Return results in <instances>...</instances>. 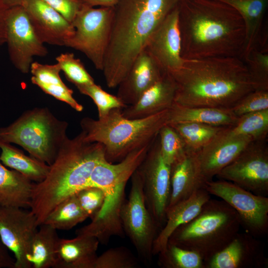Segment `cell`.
<instances>
[{
	"mask_svg": "<svg viewBox=\"0 0 268 268\" xmlns=\"http://www.w3.org/2000/svg\"><path fill=\"white\" fill-rule=\"evenodd\" d=\"M178 10L183 59L241 57L245 27L231 5L220 0H178Z\"/></svg>",
	"mask_w": 268,
	"mask_h": 268,
	"instance_id": "obj_1",
	"label": "cell"
},
{
	"mask_svg": "<svg viewBox=\"0 0 268 268\" xmlns=\"http://www.w3.org/2000/svg\"><path fill=\"white\" fill-rule=\"evenodd\" d=\"M170 73L177 87L174 102L185 106L229 109L258 90L238 57L185 60L181 68Z\"/></svg>",
	"mask_w": 268,
	"mask_h": 268,
	"instance_id": "obj_2",
	"label": "cell"
},
{
	"mask_svg": "<svg viewBox=\"0 0 268 268\" xmlns=\"http://www.w3.org/2000/svg\"><path fill=\"white\" fill-rule=\"evenodd\" d=\"M178 0H120L114 6L103 72L109 88L126 75L150 37Z\"/></svg>",
	"mask_w": 268,
	"mask_h": 268,
	"instance_id": "obj_3",
	"label": "cell"
},
{
	"mask_svg": "<svg viewBox=\"0 0 268 268\" xmlns=\"http://www.w3.org/2000/svg\"><path fill=\"white\" fill-rule=\"evenodd\" d=\"M105 159L103 146L85 140L83 131L72 138L66 139L46 177L35 183L33 188L30 208L39 226L58 204L91 186L90 178L94 168Z\"/></svg>",
	"mask_w": 268,
	"mask_h": 268,
	"instance_id": "obj_4",
	"label": "cell"
},
{
	"mask_svg": "<svg viewBox=\"0 0 268 268\" xmlns=\"http://www.w3.org/2000/svg\"><path fill=\"white\" fill-rule=\"evenodd\" d=\"M151 145L131 152L119 162L110 163L105 159L95 166L90 178V185L102 190L105 201L97 216L89 224L77 230L76 235L94 236L103 244H107L113 236H124L120 211L126 201V186L144 160Z\"/></svg>",
	"mask_w": 268,
	"mask_h": 268,
	"instance_id": "obj_5",
	"label": "cell"
},
{
	"mask_svg": "<svg viewBox=\"0 0 268 268\" xmlns=\"http://www.w3.org/2000/svg\"><path fill=\"white\" fill-rule=\"evenodd\" d=\"M122 109H114L98 120L84 117L80 122L85 140L101 143L110 163L119 162L131 152L152 143L167 124L168 109L136 119L124 117Z\"/></svg>",
	"mask_w": 268,
	"mask_h": 268,
	"instance_id": "obj_6",
	"label": "cell"
},
{
	"mask_svg": "<svg viewBox=\"0 0 268 268\" xmlns=\"http://www.w3.org/2000/svg\"><path fill=\"white\" fill-rule=\"evenodd\" d=\"M241 227L236 211L210 198L199 213L172 233L168 243L198 253L205 264L233 240Z\"/></svg>",
	"mask_w": 268,
	"mask_h": 268,
	"instance_id": "obj_7",
	"label": "cell"
},
{
	"mask_svg": "<svg viewBox=\"0 0 268 268\" xmlns=\"http://www.w3.org/2000/svg\"><path fill=\"white\" fill-rule=\"evenodd\" d=\"M68 123L47 107L25 111L9 125L0 128V142L15 143L30 156L50 166L66 139Z\"/></svg>",
	"mask_w": 268,
	"mask_h": 268,
	"instance_id": "obj_8",
	"label": "cell"
},
{
	"mask_svg": "<svg viewBox=\"0 0 268 268\" xmlns=\"http://www.w3.org/2000/svg\"><path fill=\"white\" fill-rule=\"evenodd\" d=\"M114 7L84 5L71 23L74 31L65 46L84 54L95 67L103 70L108 46Z\"/></svg>",
	"mask_w": 268,
	"mask_h": 268,
	"instance_id": "obj_9",
	"label": "cell"
},
{
	"mask_svg": "<svg viewBox=\"0 0 268 268\" xmlns=\"http://www.w3.org/2000/svg\"><path fill=\"white\" fill-rule=\"evenodd\" d=\"M129 198L123 203L120 219L124 233L145 262H150L153 243L159 227L148 210L143 190V183L137 169L132 175Z\"/></svg>",
	"mask_w": 268,
	"mask_h": 268,
	"instance_id": "obj_10",
	"label": "cell"
},
{
	"mask_svg": "<svg viewBox=\"0 0 268 268\" xmlns=\"http://www.w3.org/2000/svg\"><path fill=\"white\" fill-rule=\"evenodd\" d=\"M204 188L225 201L237 212L246 232L256 237L268 232V198L255 195L229 181H207Z\"/></svg>",
	"mask_w": 268,
	"mask_h": 268,
	"instance_id": "obj_11",
	"label": "cell"
},
{
	"mask_svg": "<svg viewBox=\"0 0 268 268\" xmlns=\"http://www.w3.org/2000/svg\"><path fill=\"white\" fill-rule=\"evenodd\" d=\"M137 169L142 180L146 207L161 229L170 198L171 165L162 156L158 136Z\"/></svg>",
	"mask_w": 268,
	"mask_h": 268,
	"instance_id": "obj_12",
	"label": "cell"
},
{
	"mask_svg": "<svg viewBox=\"0 0 268 268\" xmlns=\"http://www.w3.org/2000/svg\"><path fill=\"white\" fill-rule=\"evenodd\" d=\"M216 176L251 193L268 195V147L266 140L253 141Z\"/></svg>",
	"mask_w": 268,
	"mask_h": 268,
	"instance_id": "obj_13",
	"label": "cell"
},
{
	"mask_svg": "<svg viewBox=\"0 0 268 268\" xmlns=\"http://www.w3.org/2000/svg\"><path fill=\"white\" fill-rule=\"evenodd\" d=\"M5 22L9 59L18 70L28 73L33 58L46 56L47 49L36 34L22 5L8 8Z\"/></svg>",
	"mask_w": 268,
	"mask_h": 268,
	"instance_id": "obj_14",
	"label": "cell"
},
{
	"mask_svg": "<svg viewBox=\"0 0 268 268\" xmlns=\"http://www.w3.org/2000/svg\"><path fill=\"white\" fill-rule=\"evenodd\" d=\"M39 225L31 210L0 206V237L14 256V268H31L27 257Z\"/></svg>",
	"mask_w": 268,
	"mask_h": 268,
	"instance_id": "obj_15",
	"label": "cell"
},
{
	"mask_svg": "<svg viewBox=\"0 0 268 268\" xmlns=\"http://www.w3.org/2000/svg\"><path fill=\"white\" fill-rule=\"evenodd\" d=\"M229 127L223 128L198 152L201 171L205 183L211 180L254 141L249 136L233 134Z\"/></svg>",
	"mask_w": 268,
	"mask_h": 268,
	"instance_id": "obj_16",
	"label": "cell"
},
{
	"mask_svg": "<svg viewBox=\"0 0 268 268\" xmlns=\"http://www.w3.org/2000/svg\"><path fill=\"white\" fill-rule=\"evenodd\" d=\"M144 49L165 71H175L182 66L178 4L165 18L148 39Z\"/></svg>",
	"mask_w": 268,
	"mask_h": 268,
	"instance_id": "obj_17",
	"label": "cell"
},
{
	"mask_svg": "<svg viewBox=\"0 0 268 268\" xmlns=\"http://www.w3.org/2000/svg\"><path fill=\"white\" fill-rule=\"evenodd\" d=\"M268 265L262 242L246 232L238 233L205 264V268H262Z\"/></svg>",
	"mask_w": 268,
	"mask_h": 268,
	"instance_id": "obj_18",
	"label": "cell"
},
{
	"mask_svg": "<svg viewBox=\"0 0 268 268\" xmlns=\"http://www.w3.org/2000/svg\"><path fill=\"white\" fill-rule=\"evenodd\" d=\"M22 6L44 44L65 46L66 41L74 33L71 23L43 0H27Z\"/></svg>",
	"mask_w": 268,
	"mask_h": 268,
	"instance_id": "obj_19",
	"label": "cell"
},
{
	"mask_svg": "<svg viewBox=\"0 0 268 268\" xmlns=\"http://www.w3.org/2000/svg\"><path fill=\"white\" fill-rule=\"evenodd\" d=\"M164 71L144 49L134 59L126 75L118 85L116 96L127 106L135 103L160 79Z\"/></svg>",
	"mask_w": 268,
	"mask_h": 268,
	"instance_id": "obj_20",
	"label": "cell"
},
{
	"mask_svg": "<svg viewBox=\"0 0 268 268\" xmlns=\"http://www.w3.org/2000/svg\"><path fill=\"white\" fill-rule=\"evenodd\" d=\"M171 194L167 209L204 188L198 152L186 150L171 165Z\"/></svg>",
	"mask_w": 268,
	"mask_h": 268,
	"instance_id": "obj_21",
	"label": "cell"
},
{
	"mask_svg": "<svg viewBox=\"0 0 268 268\" xmlns=\"http://www.w3.org/2000/svg\"><path fill=\"white\" fill-rule=\"evenodd\" d=\"M176 89L171 73L164 71L160 79L147 89L135 103L122 110V115L130 119H140L169 109L174 103Z\"/></svg>",
	"mask_w": 268,
	"mask_h": 268,
	"instance_id": "obj_22",
	"label": "cell"
},
{
	"mask_svg": "<svg viewBox=\"0 0 268 268\" xmlns=\"http://www.w3.org/2000/svg\"><path fill=\"white\" fill-rule=\"evenodd\" d=\"M210 198V195L204 188H202L198 190L189 199L167 210L165 223L159 231L153 243V256L157 255L165 249L168 239L174 230L193 219Z\"/></svg>",
	"mask_w": 268,
	"mask_h": 268,
	"instance_id": "obj_23",
	"label": "cell"
},
{
	"mask_svg": "<svg viewBox=\"0 0 268 268\" xmlns=\"http://www.w3.org/2000/svg\"><path fill=\"white\" fill-rule=\"evenodd\" d=\"M95 237L76 235L71 239L60 238L55 268H94L99 244Z\"/></svg>",
	"mask_w": 268,
	"mask_h": 268,
	"instance_id": "obj_24",
	"label": "cell"
},
{
	"mask_svg": "<svg viewBox=\"0 0 268 268\" xmlns=\"http://www.w3.org/2000/svg\"><path fill=\"white\" fill-rule=\"evenodd\" d=\"M238 118L229 109L189 107L174 102L168 109L167 124L193 122L229 127L236 124Z\"/></svg>",
	"mask_w": 268,
	"mask_h": 268,
	"instance_id": "obj_25",
	"label": "cell"
},
{
	"mask_svg": "<svg viewBox=\"0 0 268 268\" xmlns=\"http://www.w3.org/2000/svg\"><path fill=\"white\" fill-rule=\"evenodd\" d=\"M61 71L58 63L43 64L33 62L30 67L32 83L38 86L45 93L64 102L77 112H81L83 107L73 97V91L62 81Z\"/></svg>",
	"mask_w": 268,
	"mask_h": 268,
	"instance_id": "obj_26",
	"label": "cell"
},
{
	"mask_svg": "<svg viewBox=\"0 0 268 268\" xmlns=\"http://www.w3.org/2000/svg\"><path fill=\"white\" fill-rule=\"evenodd\" d=\"M35 183L0 160V206L30 208Z\"/></svg>",
	"mask_w": 268,
	"mask_h": 268,
	"instance_id": "obj_27",
	"label": "cell"
},
{
	"mask_svg": "<svg viewBox=\"0 0 268 268\" xmlns=\"http://www.w3.org/2000/svg\"><path fill=\"white\" fill-rule=\"evenodd\" d=\"M235 8L245 27V43L241 57L268 35L264 18L268 0H220ZM240 57V58H241Z\"/></svg>",
	"mask_w": 268,
	"mask_h": 268,
	"instance_id": "obj_28",
	"label": "cell"
},
{
	"mask_svg": "<svg viewBox=\"0 0 268 268\" xmlns=\"http://www.w3.org/2000/svg\"><path fill=\"white\" fill-rule=\"evenodd\" d=\"M32 240L27 259L33 268H55L59 241L57 230L43 223Z\"/></svg>",
	"mask_w": 268,
	"mask_h": 268,
	"instance_id": "obj_29",
	"label": "cell"
},
{
	"mask_svg": "<svg viewBox=\"0 0 268 268\" xmlns=\"http://www.w3.org/2000/svg\"><path fill=\"white\" fill-rule=\"evenodd\" d=\"M0 160L6 167L22 174L35 183L43 181L50 166L36 158L27 156L23 151L10 143L0 142Z\"/></svg>",
	"mask_w": 268,
	"mask_h": 268,
	"instance_id": "obj_30",
	"label": "cell"
},
{
	"mask_svg": "<svg viewBox=\"0 0 268 268\" xmlns=\"http://www.w3.org/2000/svg\"><path fill=\"white\" fill-rule=\"evenodd\" d=\"M87 218L74 194L58 204L48 215L43 223L57 230H68Z\"/></svg>",
	"mask_w": 268,
	"mask_h": 268,
	"instance_id": "obj_31",
	"label": "cell"
},
{
	"mask_svg": "<svg viewBox=\"0 0 268 268\" xmlns=\"http://www.w3.org/2000/svg\"><path fill=\"white\" fill-rule=\"evenodd\" d=\"M168 125L181 136L186 150L196 152L209 143L225 128L193 122Z\"/></svg>",
	"mask_w": 268,
	"mask_h": 268,
	"instance_id": "obj_32",
	"label": "cell"
},
{
	"mask_svg": "<svg viewBox=\"0 0 268 268\" xmlns=\"http://www.w3.org/2000/svg\"><path fill=\"white\" fill-rule=\"evenodd\" d=\"M268 35L240 58L258 87V90H268Z\"/></svg>",
	"mask_w": 268,
	"mask_h": 268,
	"instance_id": "obj_33",
	"label": "cell"
},
{
	"mask_svg": "<svg viewBox=\"0 0 268 268\" xmlns=\"http://www.w3.org/2000/svg\"><path fill=\"white\" fill-rule=\"evenodd\" d=\"M157 255L158 265L163 268H205L198 253L171 243Z\"/></svg>",
	"mask_w": 268,
	"mask_h": 268,
	"instance_id": "obj_34",
	"label": "cell"
},
{
	"mask_svg": "<svg viewBox=\"0 0 268 268\" xmlns=\"http://www.w3.org/2000/svg\"><path fill=\"white\" fill-rule=\"evenodd\" d=\"M229 129L233 134L249 136L254 141L266 140L268 133V109L242 116Z\"/></svg>",
	"mask_w": 268,
	"mask_h": 268,
	"instance_id": "obj_35",
	"label": "cell"
},
{
	"mask_svg": "<svg viewBox=\"0 0 268 268\" xmlns=\"http://www.w3.org/2000/svg\"><path fill=\"white\" fill-rule=\"evenodd\" d=\"M56 60L66 78L76 87L95 83L82 63L73 53H62Z\"/></svg>",
	"mask_w": 268,
	"mask_h": 268,
	"instance_id": "obj_36",
	"label": "cell"
},
{
	"mask_svg": "<svg viewBox=\"0 0 268 268\" xmlns=\"http://www.w3.org/2000/svg\"><path fill=\"white\" fill-rule=\"evenodd\" d=\"M158 137L162 156L169 165H171L185 152L186 149L184 141L170 125H164L160 129Z\"/></svg>",
	"mask_w": 268,
	"mask_h": 268,
	"instance_id": "obj_37",
	"label": "cell"
},
{
	"mask_svg": "<svg viewBox=\"0 0 268 268\" xmlns=\"http://www.w3.org/2000/svg\"><path fill=\"white\" fill-rule=\"evenodd\" d=\"M76 88L81 94L92 99L97 108L98 118L104 117L114 109L127 107L117 96L107 92L95 83Z\"/></svg>",
	"mask_w": 268,
	"mask_h": 268,
	"instance_id": "obj_38",
	"label": "cell"
},
{
	"mask_svg": "<svg viewBox=\"0 0 268 268\" xmlns=\"http://www.w3.org/2000/svg\"><path fill=\"white\" fill-rule=\"evenodd\" d=\"M138 266L137 259L127 248L110 249L99 256L94 268H135Z\"/></svg>",
	"mask_w": 268,
	"mask_h": 268,
	"instance_id": "obj_39",
	"label": "cell"
},
{
	"mask_svg": "<svg viewBox=\"0 0 268 268\" xmlns=\"http://www.w3.org/2000/svg\"><path fill=\"white\" fill-rule=\"evenodd\" d=\"M229 109L237 117L268 109V90L252 91L240 99Z\"/></svg>",
	"mask_w": 268,
	"mask_h": 268,
	"instance_id": "obj_40",
	"label": "cell"
},
{
	"mask_svg": "<svg viewBox=\"0 0 268 268\" xmlns=\"http://www.w3.org/2000/svg\"><path fill=\"white\" fill-rule=\"evenodd\" d=\"M75 195L88 217L91 220L96 217L105 201V197L102 190L96 187L89 186L79 190Z\"/></svg>",
	"mask_w": 268,
	"mask_h": 268,
	"instance_id": "obj_41",
	"label": "cell"
},
{
	"mask_svg": "<svg viewBox=\"0 0 268 268\" xmlns=\"http://www.w3.org/2000/svg\"><path fill=\"white\" fill-rule=\"evenodd\" d=\"M72 23L84 5L83 0H43Z\"/></svg>",
	"mask_w": 268,
	"mask_h": 268,
	"instance_id": "obj_42",
	"label": "cell"
},
{
	"mask_svg": "<svg viewBox=\"0 0 268 268\" xmlns=\"http://www.w3.org/2000/svg\"><path fill=\"white\" fill-rule=\"evenodd\" d=\"M14 258L10 255L0 237V268H14Z\"/></svg>",
	"mask_w": 268,
	"mask_h": 268,
	"instance_id": "obj_43",
	"label": "cell"
},
{
	"mask_svg": "<svg viewBox=\"0 0 268 268\" xmlns=\"http://www.w3.org/2000/svg\"><path fill=\"white\" fill-rule=\"evenodd\" d=\"M8 8L0 1V47L6 43V14Z\"/></svg>",
	"mask_w": 268,
	"mask_h": 268,
	"instance_id": "obj_44",
	"label": "cell"
},
{
	"mask_svg": "<svg viewBox=\"0 0 268 268\" xmlns=\"http://www.w3.org/2000/svg\"><path fill=\"white\" fill-rule=\"evenodd\" d=\"M120 0H83L84 5L94 7H114Z\"/></svg>",
	"mask_w": 268,
	"mask_h": 268,
	"instance_id": "obj_45",
	"label": "cell"
},
{
	"mask_svg": "<svg viewBox=\"0 0 268 268\" xmlns=\"http://www.w3.org/2000/svg\"><path fill=\"white\" fill-rule=\"evenodd\" d=\"M27 0H0L8 8L22 5Z\"/></svg>",
	"mask_w": 268,
	"mask_h": 268,
	"instance_id": "obj_46",
	"label": "cell"
}]
</instances>
